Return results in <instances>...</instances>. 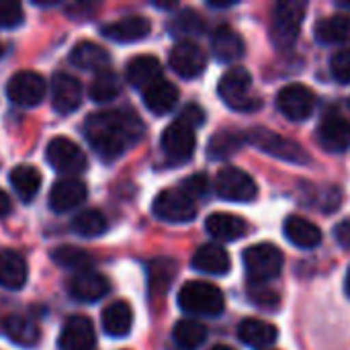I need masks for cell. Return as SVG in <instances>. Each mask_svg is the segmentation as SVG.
Instances as JSON below:
<instances>
[{"label": "cell", "instance_id": "13", "mask_svg": "<svg viewBox=\"0 0 350 350\" xmlns=\"http://www.w3.org/2000/svg\"><path fill=\"white\" fill-rule=\"evenodd\" d=\"M168 62H170V68L174 70V74H178L185 80H193V78L201 76L207 66L205 51L197 43L187 41V39L178 41L170 49Z\"/></svg>", "mask_w": 350, "mask_h": 350}, {"label": "cell", "instance_id": "41", "mask_svg": "<svg viewBox=\"0 0 350 350\" xmlns=\"http://www.w3.org/2000/svg\"><path fill=\"white\" fill-rule=\"evenodd\" d=\"M25 21L23 6L14 0H0V27L12 29Z\"/></svg>", "mask_w": 350, "mask_h": 350}, {"label": "cell", "instance_id": "6", "mask_svg": "<svg viewBox=\"0 0 350 350\" xmlns=\"http://www.w3.org/2000/svg\"><path fill=\"white\" fill-rule=\"evenodd\" d=\"M242 260H244L248 279L258 285L277 279L281 275L283 262H285L283 252L275 244H267V242L246 248L242 254Z\"/></svg>", "mask_w": 350, "mask_h": 350}, {"label": "cell", "instance_id": "5", "mask_svg": "<svg viewBox=\"0 0 350 350\" xmlns=\"http://www.w3.org/2000/svg\"><path fill=\"white\" fill-rule=\"evenodd\" d=\"M246 142H250L252 146H256L260 152L277 158V160H283V162H289V164H299V166H306L312 162V156L306 152L304 146H299L297 142L289 139V137H283L271 129H265V127H254L246 133Z\"/></svg>", "mask_w": 350, "mask_h": 350}, {"label": "cell", "instance_id": "3", "mask_svg": "<svg viewBox=\"0 0 350 350\" xmlns=\"http://www.w3.org/2000/svg\"><path fill=\"white\" fill-rule=\"evenodd\" d=\"M250 88H252V74L242 66H232L219 78L217 92L230 109L252 113L262 107V100L258 96H252Z\"/></svg>", "mask_w": 350, "mask_h": 350}, {"label": "cell", "instance_id": "32", "mask_svg": "<svg viewBox=\"0 0 350 350\" xmlns=\"http://www.w3.org/2000/svg\"><path fill=\"white\" fill-rule=\"evenodd\" d=\"M176 275V262L172 258H154L148 265V289L152 297H164Z\"/></svg>", "mask_w": 350, "mask_h": 350}, {"label": "cell", "instance_id": "17", "mask_svg": "<svg viewBox=\"0 0 350 350\" xmlns=\"http://www.w3.org/2000/svg\"><path fill=\"white\" fill-rule=\"evenodd\" d=\"M57 342H59L62 350H92L96 345V334H94L92 322L84 316L68 318Z\"/></svg>", "mask_w": 350, "mask_h": 350}, {"label": "cell", "instance_id": "51", "mask_svg": "<svg viewBox=\"0 0 350 350\" xmlns=\"http://www.w3.org/2000/svg\"><path fill=\"white\" fill-rule=\"evenodd\" d=\"M0 55H2V47H0Z\"/></svg>", "mask_w": 350, "mask_h": 350}, {"label": "cell", "instance_id": "35", "mask_svg": "<svg viewBox=\"0 0 350 350\" xmlns=\"http://www.w3.org/2000/svg\"><path fill=\"white\" fill-rule=\"evenodd\" d=\"M246 144V133L242 131H219L209 139L207 146V156L211 160H226L230 156H234L238 150H242V146Z\"/></svg>", "mask_w": 350, "mask_h": 350}, {"label": "cell", "instance_id": "40", "mask_svg": "<svg viewBox=\"0 0 350 350\" xmlns=\"http://www.w3.org/2000/svg\"><path fill=\"white\" fill-rule=\"evenodd\" d=\"M330 74L334 76L336 82L350 84V47L336 51L330 57Z\"/></svg>", "mask_w": 350, "mask_h": 350}, {"label": "cell", "instance_id": "33", "mask_svg": "<svg viewBox=\"0 0 350 350\" xmlns=\"http://www.w3.org/2000/svg\"><path fill=\"white\" fill-rule=\"evenodd\" d=\"M10 185L18 195V199L23 203H29L35 199V195L41 189V172L31 164H18L10 172Z\"/></svg>", "mask_w": 350, "mask_h": 350}, {"label": "cell", "instance_id": "24", "mask_svg": "<svg viewBox=\"0 0 350 350\" xmlns=\"http://www.w3.org/2000/svg\"><path fill=\"white\" fill-rule=\"evenodd\" d=\"M178 98H180L178 88L170 80H166V78H160L158 82H154L152 86H148L144 90V105L154 115L170 113L176 107Z\"/></svg>", "mask_w": 350, "mask_h": 350}, {"label": "cell", "instance_id": "27", "mask_svg": "<svg viewBox=\"0 0 350 350\" xmlns=\"http://www.w3.org/2000/svg\"><path fill=\"white\" fill-rule=\"evenodd\" d=\"M27 262L14 250H0V287L18 291L27 283Z\"/></svg>", "mask_w": 350, "mask_h": 350}, {"label": "cell", "instance_id": "50", "mask_svg": "<svg viewBox=\"0 0 350 350\" xmlns=\"http://www.w3.org/2000/svg\"><path fill=\"white\" fill-rule=\"evenodd\" d=\"M209 350H236V349H232V347H226V345H217V347H213V349H209Z\"/></svg>", "mask_w": 350, "mask_h": 350}, {"label": "cell", "instance_id": "30", "mask_svg": "<svg viewBox=\"0 0 350 350\" xmlns=\"http://www.w3.org/2000/svg\"><path fill=\"white\" fill-rule=\"evenodd\" d=\"M316 39L324 45L350 43V12H338L316 23Z\"/></svg>", "mask_w": 350, "mask_h": 350}, {"label": "cell", "instance_id": "21", "mask_svg": "<svg viewBox=\"0 0 350 350\" xmlns=\"http://www.w3.org/2000/svg\"><path fill=\"white\" fill-rule=\"evenodd\" d=\"M205 230L211 238H215L219 242H236V240L244 238L250 228H248L246 219L232 215V213L217 211L205 219Z\"/></svg>", "mask_w": 350, "mask_h": 350}, {"label": "cell", "instance_id": "2", "mask_svg": "<svg viewBox=\"0 0 350 350\" xmlns=\"http://www.w3.org/2000/svg\"><path fill=\"white\" fill-rule=\"evenodd\" d=\"M178 306L183 312L191 316L215 318L224 314L226 299L217 285L207 283V281H189L178 291Z\"/></svg>", "mask_w": 350, "mask_h": 350}, {"label": "cell", "instance_id": "48", "mask_svg": "<svg viewBox=\"0 0 350 350\" xmlns=\"http://www.w3.org/2000/svg\"><path fill=\"white\" fill-rule=\"evenodd\" d=\"M345 293L350 297V269L347 271V279H345Z\"/></svg>", "mask_w": 350, "mask_h": 350}, {"label": "cell", "instance_id": "9", "mask_svg": "<svg viewBox=\"0 0 350 350\" xmlns=\"http://www.w3.org/2000/svg\"><path fill=\"white\" fill-rule=\"evenodd\" d=\"M45 158L51 164V168L62 174H78L86 170V164H88L82 148L64 135H57L47 144Z\"/></svg>", "mask_w": 350, "mask_h": 350}, {"label": "cell", "instance_id": "45", "mask_svg": "<svg viewBox=\"0 0 350 350\" xmlns=\"http://www.w3.org/2000/svg\"><path fill=\"white\" fill-rule=\"evenodd\" d=\"M336 240L342 248H350V221H340L336 226Z\"/></svg>", "mask_w": 350, "mask_h": 350}, {"label": "cell", "instance_id": "20", "mask_svg": "<svg viewBox=\"0 0 350 350\" xmlns=\"http://www.w3.org/2000/svg\"><path fill=\"white\" fill-rule=\"evenodd\" d=\"M86 185L74 176L57 180L49 191V207L55 213H68L86 199Z\"/></svg>", "mask_w": 350, "mask_h": 350}, {"label": "cell", "instance_id": "39", "mask_svg": "<svg viewBox=\"0 0 350 350\" xmlns=\"http://www.w3.org/2000/svg\"><path fill=\"white\" fill-rule=\"evenodd\" d=\"M170 33L176 37H191V35H201L205 31V21L199 16L197 10L193 8H183L172 21H170Z\"/></svg>", "mask_w": 350, "mask_h": 350}, {"label": "cell", "instance_id": "28", "mask_svg": "<svg viewBox=\"0 0 350 350\" xmlns=\"http://www.w3.org/2000/svg\"><path fill=\"white\" fill-rule=\"evenodd\" d=\"M103 328L113 338H123L131 332L133 326V310L127 301H113L103 310L100 316Z\"/></svg>", "mask_w": 350, "mask_h": 350}, {"label": "cell", "instance_id": "12", "mask_svg": "<svg viewBox=\"0 0 350 350\" xmlns=\"http://www.w3.org/2000/svg\"><path fill=\"white\" fill-rule=\"evenodd\" d=\"M45 90H47V84L43 76L31 70L16 72L6 84L8 98L18 107H37L45 98Z\"/></svg>", "mask_w": 350, "mask_h": 350}, {"label": "cell", "instance_id": "36", "mask_svg": "<svg viewBox=\"0 0 350 350\" xmlns=\"http://www.w3.org/2000/svg\"><path fill=\"white\" fill-rule=\"evenodd\" d=\"M119 92H121V80L111 70L98 72L88 88V94L94 103H109V100L117 98Z\"/></svg>", "mask_w": 350, "mask_h": 350}, {"label": "cell", "instance_id": "18", "mask_svg": "<svg viewBox=\"0 0 350 350\" xmlns=\"http://www.w3.org/2000/svg\"><path fill=\"white\" fill-rule=\"evenodd\" d=\"M191 267L203 275L224 277L232 271V258L228 250L219 244H203L195 250L191 258Z\"/></svg>", "mask_w": 350, "mask_h": 350}, {"label": "cell", "instance_id": "22", "mask_svg": "<svg viewBox=\"0 0 350 350\" xmlns=\"http://www.w3.org/2000/svg\"><path fill=\"white\" fill-rule=\"evenodd\" d=\"M238 340L250 349H267L279 340L277 326L258 320V318H246L238 324Z\"/></svg>", "mask_w": 350, "mask_h": 350}, {"label": "cell", "instance_id": "23", "mask_svg": "<svg viewBox=\"0 0 350 350\" xmlns=\"http://www.w3.org/2000/svg\"><path fill=\"white\" fill-rule=\"evenodd\" d=\"M211 49L219 62L234 64L244 55L246 45H244V39L240 37V33H236L230 25H219L211 35Z\"/></svg>", "mask_w": 350, "mask_h": 350}, {"label": "cell", "instance_id": "26", "mask_svg": "<svg viewBox=\"0 0 350 350\" xmlns=\"http://www.w3.org/2000/svg\"><path fill=\"white\" fill-rule=\"evenodd\" d=\"M125 76L133 88L146 90L148 86H152L162 78V64L156 55H137L129 59Z\"/></svg>", "mask_w": 350, "mask_h": 350}, {"label": "cell", "instance_id": "25", "mask_svg": "<svg viewBox=\"0 0 350 350\" xmlns=\"http://www.w3.org/2000/svg\"><path fill=\"white\" fill-rule=\"evenodd\" d=\"M283 232H285V238L293 246L304 248V250H312V248L320 246V242H322V230L314 221H310L301 215H289L285 219Z\"/></svg>", "mask_w": 350, "mask_h": 350}, {"label": "cell", "instance_id": "49", "mask_svg": "<svg viewBox=\"0 0 350 350\" xmlns=\"http://www.w3.org/2000/svg\"><path fill=\"white\" fill-rule=\"evenodd\" d=\"M338 6H340V8H347V10H350V0H340V2H338Z\"/></svg>", "mask_w": 350, "mask_h": 350}, {"label": "cell", "instance_id": "7", "mask_svg": "<svg viewBox=\"0 0 350 350\" xmlns=\"http://www.w3.org/2000/svg\"><path fill=\"white\" fill-rule=\"evenodd\" d=\"M215 193L224 201L248 203V201L256 199L258 187H256V180L248 172H244L242 168L224 166L215 176Z\"/></svg>", "mask_w": 350, "mask_h": 350}, {"label": "cell", "instance_id": "29", "mask_svg": "<svg viewBox=\"0 0 350 350\" xmlns=\"http://www.w3.org/2000/svg\"><path fill=\"white\" fill-rule=\"evenodd\" d=\"M0 330L6 334L8 340H12L18 347H35L41 338V330L35 322H31L25 316L18 314H8L0 326Z\"/></svg>", "mask_w": 350, "mask_h": 350}, {"label": "cell", "instance_id": "11", "mask_svg": "<svg viewBox=\"0 0 350 350\" xmlns=\"http://www.w3.org/2000/svg\"><path fill=\"white\" fill-rule=\"evenodd\" d=\"M162 150L166 154V158L170 162H187L193 154H195V148H197V135H195V129L187 123H183L180 119H176L174 123H170L164 133H162Z\"/></svg>", "mask_w": 350, "mask_h": 350}, {"label": "cell", "instance_id": "44", "mask_svg": "<svg viewBox=\"0 0 350 350\" xmlns=\"http://www.w3.org/2000/svg\"><path fill=\"white\" fill-rule=\"evenodd\" d=\"M252 299L262 306V308H275L279 304V295L275 291H269V289H262V291H254Z\"/></svg>", "mask_w": 350, "mask_h": 350}, {"label": "cell", "instance_id": "43", "mask_svg": "<svg viewBox=\"0 0 350 350\" xmlns=\"http://www.w3.org/2000/svg\"><path fill=\"white\" fill-rule=\"evenodd\" d=\"M178 119L195 129V127H199V125L205 123V111H203L199 105H187V107L183 109V113H180Z\"/></svg>", "mask_w": 350, "mask_h": 350}, {"label": "cell", "instance_id": "42", "mask_svg": "<svg viewBox=\"0 0 350 350\" xmlns=\"http://www.w3.org/2000/svg\"><path fill=\"white\" fill-rule=\"evenodd\" d=\"M178 189L183 193H187L195 201L197 197H205L207 195V191H209V178H207V174L197 172V174H191L189 178H185Z\"/></svg>", "mask_w": 350, "mask_h": 350}, {"label": "cell", "instance_id": "14", "mask_svg": "<svg viewBox=\"0 0 350 350\" xmlns=\"http://www.w3.org/2000/svg\"><path fill=\"white\" fill-rule=\"evenodd\" d=\"M318 144L330 154H342L350 150V121L342 115H326L318 125Z\"/></svg>", "mask_w": 350, "mask_h": 350}, {"label": "cell", "instance_id": "10", "mask_svg": "<svg viewBox=\"0 0 350 350\" xmlns=\"http://www.w3.org/2000/svg\"><path fill=\"white\" fill-rule=\"evenodd\" d=\"M277 109L289 121H306L316 109V94L304 84H287L277 94Z\"/></svg>", "mask_w": 350, "mask_h": 350}, {"label": "cell", "instance_id": "31", "mask_svg": "<svg viewBox=\"0 0 350 350\" xmlns=\"http://www.w3.org/2000/svg\"><path fill=\"white\" fill-rule=\"evenodd\" d=\"M70 62L82 70H100L103 72V70H107L111 55L105 47H100L92 41H80L74 45V49L70 53Z\"/></svg>", "mask_w": 350, "mask_h": 350}, {"label": "cell", "instance_id": "37", "mask_svg": "<svg viewBox=\"0 0 350 350\" xmlns=\"http://www.w3.org/2000/svg\"><path fill=\"white\" fill-rule=\"evenodd\" d=\"M51 260L62 267V269H70V271H90L92 265V256L76 246H59L51 252Z\"/></svg>", "mask_w": 350, "mask_h": 350}, {"label": "cell", "instance_id": "46", "mask_svg": "<svg viewBox=\"0 0 350 350\" xmlns=\"http://www.w3.org/2000/svg\"><path fill=\"white\" fill-rule=\"evenodd\" d=\"M8 211H10V199L4 191H0V217L8 215Z\"/></svg>", "mask_w": 350, "mask_h": 350}, {"label": "cell", "instance_id": "52", "mask_svg": "<svg viewBox=\"0 0 350 350\" xmlns=\"http://www.w3.org/2000/svg\"><path fill=\"white\" fill-rule=\"evenodd\" d=\"M349 107H350V98H349Z\"/></svg>", "mask_w": 350, "mask_h": 350}, {"label": "cell", "instance_id": "1", "mask_svg": "<svg viewBox=\"0 0 350 350\" xmlns=\"http://www.w3.org/2000/svg\"><path fill=\"white\" fill-rule=\"evenodd\" d=\"M84 133L90 148L107 162L119 158L144 135V123L129 111H98L88 115Z\"/></svg>", "mask_w": 350, "mask_h": 350}, {"label": "cell", "instance_id": "34", "mask_svg": "<svg viewBox=\"0 0 350 350\" xmlns=\"http://www.w3.org/2000/svg\"><path fill=\"white\" fill-rule=\"evenodd\" d=\"M207 334L209 332L205 324L197 320H180L172 330V340L178 350H197L201 349V345H205Z\"/></svg>", "mask_w": 350, "mask_h": 350}, {"label": "cell", "instance_id": "4", "mask_svg": "<svg viewBox=\"0 0 350 350\" xmlns=\"http://www.w3.org/2000/svg\"><path fill=\"white\" fill-rule=\"evenodd\" d=\"M308 4L301 0H283L275 4L271 21V39L279 49L291 47L301 31Z\"/></svg>", "mask_w": 350, "mask_h": 350}, {"label": "cell", "instance_id": "38", "mask_svg": "<svg viewBox=\"0 0 350 350\" xmlns=\"http://www.w3.org/2000/svg\"><path fill=\"white\" fill-rule=\"evenodd\" d=\"M72 230L82 238H96L107 232V219L100 211L86 209L72 219Z\"/></svg>", "mask_w": 350, "mask_h": 350}, {"label": "cell", "instance_id": "19", "mask_svg": "<svg viewBox=\"0 0 350 350\" xmlns=\"http://www.w3.org/2000/svg\"><path fill=\"white\" fill-rule=\"evenodd\" d=\"M68 291L72 295V299L82 301V304H94L98 299H103L109 291H111V283L105 275L94 273V271H84L78 273L70 285Z\"/></svg>", "mask_w": 350, "mask_h": 350}, {"label": "cell", "instance_id": "16", "mask_svg": "<svg viewBox=\"0 0 350 350\" xmlns=\"http://www.w3.org/2000/svg\"><path fill=\"white\" fill-rule=\"evenodd\" d=\"M152 31V23L142 16V14H129V16H121L109 25H105L100 29V33L117 43H135L142 41L150 35Z\"/></svg>", "mask_w": 350, "mask_h": 350}, {"label": "cell", "instance_id": "15", "mask_svg": "<svg viewBox=\"0 0 350 350\" xmlns=\"http://www.w3.org/2000/svg\"><path fill=\"white\" fill-rule=\"evenodd\" d=\"M82 103V84L70 74L57 72L51 78V107L59 115L74 113Z\"/></svg>", "mask_w": 350, "mask_h": 350}, {"label": "cell", "instance_id": "47", "mask_svg": "<svg viewBox=\"0 0 350 350\" xmlns=\"http://www.w3.org/2000/svg\"><path fill=\"white\" fill-rule=\"evenodd\" d=\"M154 6L156 8H174L176 4L174 2H154Z\"/></svg>", "mask_w": 350, "mask_h": 350}, {"label": "cell", "instance_id": "8", "mask_svg": "<svg viewBox=\"0 0 350 350\" xmlns=\"http://www.w3.org/2000/svg\"><path fill=\"white\" fill-rule=\"evenodd\" d=\"M152 211L166 224H189L197 215V205L180 189H166L154 199Z\"/></svg>", "mask_w": 350, "mask_h": 350}]
</instances>
